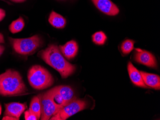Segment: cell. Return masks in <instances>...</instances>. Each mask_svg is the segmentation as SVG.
Returning a JSON list of instances; mask_svg holds the SVG:
<instances>
[{
	"instance_id": "6da1fadb",
	"label": "cell",
	"mask_w": 160,
	"mask_h": 120,
	"mask_svg": "<svg viewBox=\"0 0 160 120\" xmlns=\"http://www.w3.org/2000/svg\"><path fill=\"white\" fill-rule=\"evenodd\" d=\"M38 56L58 71L62 79L67 78L76 70V66L65 60L56 45H49L47 48L39 52Z\"/></svg>"
},
{
	"instance_id": "7a4b0ae2",
	"label": "cell",
	"mask_w": 160,
	"mask_h": 120,
	"mask_svg": "<svg viewBox=\"0 0 160 120\" xmlns=\"http://www.w3.org/2000/svg\"><path fill=\"white\" fill-rule=\"evenodd\" d=\"M28 89L20 73L9 69L0 74V95L3 96L18 95L25 94Z\"/></svg>"
},
{
	"instance_id": "3957f363",
	"label": "cell",
	"mask_w": 160,
	"mask_h": 120,
	"mask_svg": "<svg viewBox=\"0 0 160 120\" xmlns=\"http://www.w3.org/2000/svg\"><path fill=\"white\" fill-rule=\"evenodd\" d=\"M28 79L31 86L37 90H43L52 86L54 79L47 69L40 65H34L28 71Z\"/></svg>"
},
{
	"instance_id": "277c9868",
	"label": "cell",
	"mask_w": 160,
	"mask_h": 120,
	"mask_svg": "<svg viewBox=\"0 0 160 120\" xmlns=\"http://www.w3.org/2000/svg\"><path fill=\"white\" fill-rule=\"evenodd\" d=\"M9 40L15 51L23 55L32 54L42 44L41 38L38 35L26 38L10 37Z\"/></svg>"
},
{
	"instance_id": "5b68a950",
	"label": "cell",
	"mask_w": 160,
	"mask_h": 120,
	"mask_svg": "<svg viewBox=\"0 0 160 120\" xmlns=\"http://www.w3.org/2000/svg\"><path fill=\"white\" fill-rule=\"evenodd\" d=\"M87 107V103L85 100L76 98L63 107L57 114L50 118V120H66L78 112L86 109Z\"/></svg>"
},
{
	"instance_id": "8992f818",
	"label": "cell",
	"mask_w": 160,
	"mask_h": 120,
	"mask_svg": "<svg viewBox=\"0 0 160 120\" xmlns=\"http://www.w3.org/2000/svg\"><path fill=\"white\" fill-rule=\"evenodd\" d=\"M38 96L41 106V120H50L61 110L55 105L46 92L39 94Z\"/></svg>"
},
{
	"instance_id": "52a82bcc",
	"label": "cell",
	"mask_w": 160,
	"mask_h": 120,
	"mask_svg": "<svg viewBox=\"0 0 160 120\" xmlns=\"http://www.w3.org/2000/svg\"><path fill=\"white\" fill-rule=\"evenodd\" d=\"M134 60L140 64L152 68H157V61L155 56L149 52L140 48H136Z\"/></svg>"
},
{
	"instance_id": "ba28073f",
	"label": "cell",
	"mask_w": 160,
	"mask_h": 120,
	"mask_svg": "<svg viewBox=\"0 0 160 120\" xmlns=\"http://www.w3.org/2000/svg\"><path fill=\"white\" fill-rule=\"evenodd\" d=\"M94 5L103 13L110 16L117 15L119 9L110 0H92Z\"/></svg>"
},
{
	"instance_id": "9c48e42d",
	"label": "cell",
	"mask_w": 160,
	"mask_h": 120,
	"mask_svg": "<svg viewBox=\"0 0 160 120\" xmlns=\"http://www.w3.org/2000/svg\"><path fill=\"white\" fill-rule=\"evenodd\" d=\"M27 107L26 103H11L5 104L4 115L14 117L18 120H19L20 117Z\"/></svg>"
},
{
	"instance_id": "30bf717a",
	"label": "cell",
	"mask_w": 160,
	"mask_h": 120,
	"mask_svg": "<svg viewBox=\"0 0 160 120\" xmlns=\"http://www.w3.org/2000/svg\"><path fill=\"white\" fill-rule=\"evenodd\" d=\"M128 70L129 78L134 84L137 86L143 88H149V87L146 86L144 82L140 71H139L130 62H128Z\"/></svg>"
},
{
	"instance_id": "8fae6325",
	"label": "cell",
	"mask_w": 160,
	"mask_h": 120,
	"mask_svg": "<svg viewBox=\"0 0 160 120\" xmlns=\"http://www.w3.org/2000/svg\"><path fill=\"white\" fill-rule=\"evenodd\" d=\"M59 47L64 56L68 60L74 58L78 52V45L74 40L69 41L64 45L60 46Z\"/></svg>"
},
{
	"instance_id": "7c38bea8",
	"label": "cell",
	"mask_w": 160,
	"mask_h": 120,
	"mask_svg": "<svg viewBox=\"0 0 160 120\" xmlns=\"http://www.w3.org/2000/svg\"><path fill=\"white\" fill-rule=\"evenodd\" d=\"M143 80L147 86L159 90L160 89V78L158 75L140 71Z\"/></svg>"
},
{
	"instance_id": "4fadbf2b",
	"label": "cell",
	"mask_w": 160,
	"mask_h": 120,
	"mask_svg": "<svg viewBox=\"0 0 160 120\" xmlns=\"http://www.w3.org/2000/svg\"><path fill=\"white\" fill-rule=\"evenodd\" d=\"M46 93L58 108L61 109L68 104L66 101L64 100L56 87L48 90Z\"/></svg>"
},
{
	"instance_id": "5bb4252c",
	"label": "cell",
	"mask_w": 160,
	"mask_h": 120,
	"mask_svg": "<svg viewBox=\"0 0 160 120\" xmlns=\"http://www.w3.org/2000/svg\"><path fill=\"white\" fill-rule=\"evenodd\" d=\"M56 87L67 103H69L77 98L74 94V91L71 87L69 86L60 85Z\"/></svg>"
},
{
	"instance_id": "9a60e30c",
	"label": "cell",
	"mask_w": 160,
	"mask_h": 120,
	"mask_svg": "<svg viewBox=\"0 0 160 120\" xmlns=\"http://www.w3.org/2000/svg\"><path fill=\"white\" fill-rule=\"evenodd\" d=\"M48 22L53 26L58 29L63 28L66 24V19L54 11L50 13Z\"/></svg>"
},
{
	"instance_id": "2e32d148",
	"label": "cell",
	"mask_w": 160,
	"mask_h": 120,
	"mask_svg": "<svg viewBox=\"0 0 160 120\" xmlns=\"http://www.w3.org/2000/svg\"><path fill=\"white\" fill-rule=\"evenodd\" d=\"M29 110L37 116L38 120L41 117V106L38 96H35L32 98L30 103Z\"/></svg>"
},
{
	"instance_id": "e0dca14e",
	"label": "cell",
	"mask_w": 160,
	"mask_h": 120,
	"mask_svg": "<svg viewBox=\"0 0 160 120\" xmlns=\"http://www.w3.org/2000/svg\"><path fill=\"white\" fill-rule=\"evenodd\" d=\"M24 26H25V22H24V19L21 17H20L18 19L13 21V22L11 24L9 29L12 33L16 34L23 30Z\"/></svg>"
},
{
	"instance_id": "ac0fdd59",
	"label": "cell",
	"mask_w": 160,
	"mask_h": 120,
	"mask_svg": "<svg viewBox=\"0 0 160 120\" xmlns=\"http://www.w3.org/2000/svg\"><path fill=\"white\" fill-rule=\"evenodd\" d=\"M92 40L94 43L98 45H103L105 44L107 36L102 31H99L94 33L92 36Z\"/></svg>"
},
{
	"instance_id": "d6986e66",
	"label": "cell",
	"mask_w": 160,
	"mask_h": 120,
	"mask_svg": "<svg viewBox=\"0 0 160 120\" xmlns=\"http://www.w3.org/2000/svg\"><path fill=\"white\" fill-rule=\"evenodd\" d=\"M135 42L132 40L127 39L122 43L121 46V50L124 54L128 55L134 49Z\"/></svg>"
},
{
	"instance_id": "ffe728a7",
	"label": "cell",
	"mask_w": 160,
	"mask_h": 120,
	"mask_svg": "<svg viewBox=\"0 0 160 120\" xmlns=\"http://www.w3.org/2000/svg\"><path fill=\"white\" fill-rule=\"evenodd\" d=\"M25 118L26 120H37V117L29 109L25 112Z\"/></svg>"
},
{
	"instance_id": "44dd1931",
	"label": "cell",
	"mask_w": 160,
	"mask_h": 120,
	"mask_svg": "<svg viewBox=\"0 0 160 120\" xmlns=\"http://www.w3.org/2000/svg\"><path fill=\"white\" fill-rule=\"evenodd\" d=\"M5 15H6V13H5V11L2 9L0 8V22L4 19Z\"/></svg>"
},
{
	"instance_id": "7402d4cb",
	"label": "cell",
	"mask_w": 160,
	"mask_h": 120,
	"mask_svg": "<svg viewBox=\"0 0 160 120\" xmlns=\"http://www.w3.org/2000/svg\"><path fill=\"white\" fill-rule=\"evenodd\" d=\"M2 120H18L17 118L14 117H10L9 116H5L2 118Z\"/></svg>"
},
{
	"instance_id": "603a6c76",
	"label": "cell",
	"mask_w": 160,
	"mask_h": 120,
	"mask_svg": "<svg viewBox=\"0 0 160 120\" xmlns=\"http://www.w3.org/2000/svg\"><path fill=\"white\" fill-rule=\"evenodd\" d=\"M4 39L3 35L0 33V43H4Z\"/></svg>"
},
{
	"instance_id": "cb8c5ba5",
	"label": "cell",
	"mask_w": 160,
	"mask_h": 120,
	"mask_svg": "<svg viewBox=\"0 0 160 120\" xmlns=\"http://www.w3.org/2000/svg\"><path fill=\"white\" fill-rule=\"evenodd\" d=\"M4 47L3 46L0 45V56L2 54L4 50Z\"/></svg>"
},
{
	"instance_id": "d4e9b609",
	"label": "cell",
	"mask_w": 160,
	"mask_h": 120,
	"mask_svg": "<svg viewBox=\"0 0 160 120\" xmlns=\"http://www.w3.org/2000/svg\"><path fill=\"white\" fill-rule=\"evenodd\" d=\"M11 1L14 2H17V3H19V2H23L26 1V0H10Z\"/></svg>"
},
{
	"instance_id": "484cf974",
	"label": "cell",
	"mask_w": 160,
	"mask_h": 120,
	"mask_svg": "<svg viewBox=\"0 0 160 120\" xmlns=\"http://www.w3.org/2000/svg\"><path fill=\"white\" fill-rule=\"evenodd\" d=\"M2 111V106L0 104V115L1 114Z\"/></svg>"
},
{
	"instance_id": "4316f807",
	"label": "cell",
	"mask_w": 160,
	"mask_h": 120,
	"mask_svg": "<svg viewBox=\"0 0 160 120\" xmlns=\"http://www.w3.org/2000/svg\"><path fill=\"white\" fill-rule=\"evenodd\" d=\"M1 1H4L5 2H7V3H9V4H11L10 2H8L6 1H5V0H1Z\"/></svg>"
}]
</instances>
